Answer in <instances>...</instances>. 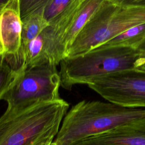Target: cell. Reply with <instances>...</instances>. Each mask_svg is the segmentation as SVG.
<instances>
[{"mask_svg":"<svg viewBox=\"0 0 145 145\" xmlns=\"http://www.w3.org/2000/svg\"><path fill=\"white\" fill-rule=\"evenodd\" d=\"M69 103L62 99L7 108L0 117V145H40L53 142Z\"/></svg>","mask_w":145,"mask_h":145,"instance_id":"1","label":"cell"},{"mask_svg":"<svg viewBox=\"0 0 145 145\" xmlns=\"http://www.w3.org/2000/svg\"><path fill=\"white\" fill-rule=\"evenodd\" d=\"M144 117L145 108L83 100L67 111L54 142L56 145H70Z\"/></svg>","mask_w":145,"mask_h":145,"instance_id":"2","label":"cell"},{"mask_svg":"<svg viewBox=\"0 0 145 145\" xmlns=\"http://www.w3.org/2000/svg\"><path fill=\"white\" fill-rule=\"evenodd\" d=\"M145 23V0H102L67 53H86L124 31Z\"/></svg>","mask_w":145,"mask_h":145,"instance_id":"3","label":"cell"},{"mask_svg":"<svg viewBox=\"0 0 145 145\" xmlns=\"http://www.w3.org/2000/svg\"><path fill=\"white\" fill-rule=\"evenodd\" d=\"M139 56L135 48L117 46L96 48L80 55L66 57L59 63L61 86L71 90L74 85H88L108 74L135 69Z\"/></svg>","mask_w":145,"mask_h":145,"instance_id":"4","label":"cell"},{"mask_svg":"<svg viewBox=\"0 0 145 145\" xmlns=\"http://www.w3.org/2000/svg\"><path fill=\"white\" fill-rule=\"evenodd\" d=\"M61 78L57 66L44 62L22 71L2 100L7 108L25 105L39 101L60 100Z\"/></svg>","mask_w":145,"mask_h":145,"instance_id":"5","label":"cell"},{"mask_svg":"<svg viewBox=\"0 0 145 145\" xmlns=\"http://www.w3.org/2000/svg\"><path fill=\"white\" fill-rule=\"evenodd\" d=\"M88 86L110 103L129 108H145V71L115 72L92 81Z\"/></svg>","mask_w":145,"mask_h":145,"instance_id":"6","label":"cell"},{"mask_svg":"<svg viewBox=\"0 0 145 145\" xmlns=\"http://www.w3.org/2000/svg\"><path fill=\"white\" fill-rule=\"evenodd\" d=\"M70 145H145V117Z\"/></svg>","mask_w":145,"mask_h":145,"instance_id":"7","label":"cell"},{"mask_svg":"<svg viewBox=\"0 0 145 145\" xmlns=\"http://www.w3.org/2000/svg\"><path fill=\"white\" fill-rule=\"evenodd\" d=\"M22 34L19 0H8L0 12V39L5 56H13L19 52Z\"/></svg>","mask_w":145,"mask_h":145,"instance_id":"8","label":"cell"},{"mask_svg":"<svg viewBox=\"0 0 145 145\" xmlns=\"http://www.w3.org/2000/svg\"><path fill=\"white\" fill-rule=\"evenodd\" d=\"M102 0H83L73 18L63 41L62 46L67 53L78 35L101 3Z\"/></svg>","mask_w":145,"mask_h":145,"instance_id":"9","label":"cell"},{"mask_svg":"<svg viewBox=\"0 0 145 145\" xmlns=\"http://www.w3.org/2000/svg\"><path fill=\"white\" fill-rule=\"evenodd\" d=\"M144 40L145 23H143L124 31L96 48H105L123 46L137 49Z\"/></svg>","mask_w":145,"mask_h":145,"instance_id":"10","label":"cell"},{"mask_svg":"<svg viewBox=\"0 0 145 145\" xmlns=\"http://www.w3.org/2000/svg\"><path fill=\"white\" fill-rule=\"evenodd\" d=\"M44 11H39L21 19L22 22V44H27L37 37L49 26L43 15Z\"/></svg>","mask_w":145,"mask_h":145,"instance_id":"11","label":"cell"},{"mask_svg":"<svg viewBox=\"0 0 145 145\" xmlns=\"http://www.w3.org/2000/svg\"><path fill=\"white\" fill-rule=\"evenodd\" d=\"M20 72L12 69L4 55L0 56V100L14 84Z\"/></svg>","mask_w":145,"mask_h":145,"instance_id":"12","label":"cell"},{"mask_svg":"<svg viewBox=\"0 0 145 145\" xmlns=\"http://www.w3.org/2000/svg\"><path fill=\"white\" fill-rule=\"evenodd\" d=\"M72 0H48L43 15L49 25L60 16L68 8Z\"/></svg>","mask_w":145,"mask_h":145,"instance_id":"13","label":"cell"},{"mask_svg":"<svg viewBox=\"0 0 145 145\" xmlns=\"http://www.w3.org/2000/svg\"><path fill=\"white\" fill-rule=\"evenodd\" d=\"M48 0H19L21 19L33 13L44 11Z\"/></svg>","mask_w":145,"mask_h":145,"instance_id":"14","label":"cell"},{"mask_svg":"<svg viewBox=\"0 0 145 145\" xmlns=\"http://www.w3.org/2000/svg\"><path fill=\"white\" fill-rule=\"evenodd\" d=\"M137 49L139 51L140 54H145V40L139 45Z\"/></svg>","mask_w":145,"mask_h":145,"instance_id":"15","label":"cell"},{"mask_svg":"<svg viewBox=\"0 0 145 145\" xmlns=\"http://www.w3.org/2000/svg\"><path fill=\"white\" fill-rule=\"evenodd\" d=\"M8 0H0V12L7 3Z\"/></svg>","mask_w":145,"mask_h":145,"instance_id":"16","label":"cell"},{"mask_svg":"<svg viewBox=\"0 0 145 145\" xmlns=\"http://www.w3.org/2000/svg\"><path fill=\"white\" fill-rule=\"evenodd\" d=\"M5 55L4 53V51H3V46L1 41V39H0V56H3Z\"/></svg>","mask_w":145,"mask_h":145,"instance_id":"17","label":"cell"},{"mask_svg":"<svg viewBox=\"0 0 145 145\" xmlns=\"http://www.w3.org/2000/svg\"><path fill=\"white\" fill-rule=\"evenodd\" d=\"M40 145H56V143L53 142H46V143H42Z\"/></svg>","mask_w":145,"mask_h":145,"instance_id":"18","label":"cell"}]
</instances>
